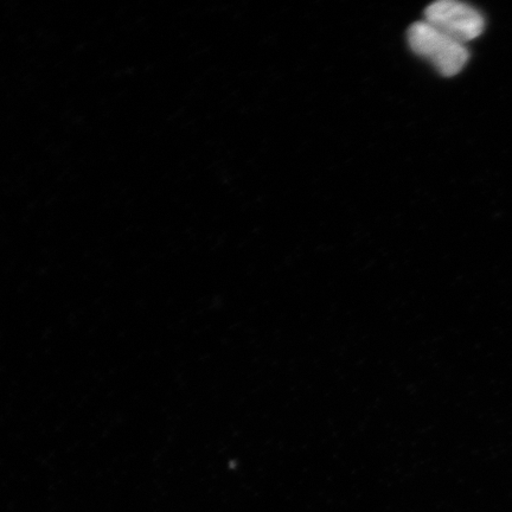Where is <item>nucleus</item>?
<instances>
[{
    "label": "nucleus",
    "instance_id": "f257e3e1",
    "mask_svg": "<svg viewBox=\"0 0 512 512\" xmlns=\"http://www.w3.org/2000/svg\"><path fill=\"white\" fill-rule=\"evenodd\" d=\"M407 37L413 53L430 62L447 78L462 72L470 59L465 44L453 40L426 21L412 24Z\"/></svg>",
    "mask_w": 512,
    "mask_h": 512
},
{
    "label": "nucleus",
    "instance_id": "f03ea898",
    "mask_svg": "<svg viewBox=\"0 0 512 512\" xmlns=\"http://www.w3.org/2000/svg\"><path fill=\"white\" fill-rule=\"evenodd\" d=\"M425 21L460 43L483 34L485 21L478 10L457 0H439L425 10Z\"/></svg>",
    "mask_w": 512,
    "mask_h": 512
}]
</instances>
